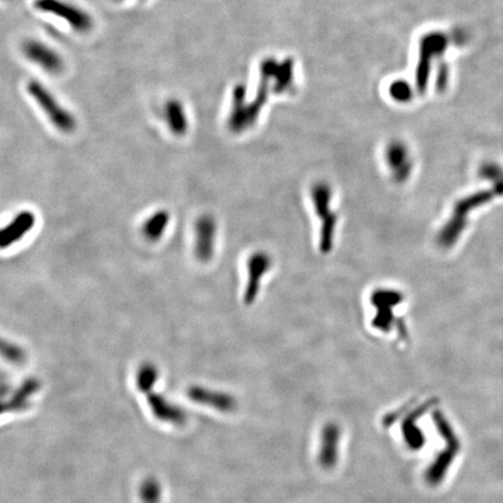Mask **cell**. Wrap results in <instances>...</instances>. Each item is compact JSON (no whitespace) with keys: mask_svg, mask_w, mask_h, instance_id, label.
Returning <instances> with one entry per match:
<instances>
[{"mask_svg":"<svg viewBox=\"0 0 503 503\" xmlns=\"http://www.w3.org/2000/svg\"><path fill=\"white\" fill-rule=\"evenodd\" d=\"M339 429L334 424L325 427L322 436L320 461L324 468H332L338 458V445H339Z\"/></svg>","mask_w":503,"mask_h":503,"instance_id":"cell-11","label":"cell"},{"mask_svg":"<svg viewBox=\"0 0 503 503\" xmlns=\"http://www.w3.org/2000/svg\"><path fill=\"white\" fill-rule=\"evenodd\" d=\"M157 368L152 363H145L144 366H141L140 370L138 372V386L141 390L147 392V390L153 387L154 382L157 380Z\"/></svg>","mask_w":503,"mask_h":503,"instance_id":"cell-17","label":"cell"},{"mask_svg":"<svg viewBox=\"0 0 503 503\" xmlns=\"http://www.w3.org/2000/svg\"><path fill=\"white\" fill-rule=\"evenodd\" d=\"M273 267V257L266 250H255L247 259V279L243 289L245 305L255 303L260 293L262 281Z\"/></svg>","mask_w":503,"mask_h":503,"instance_id":"cell-3","label":"cell"},{"mask_svg":"<svg viewBox=\"0 0 503 503\" xmlns=\"http://www.w3.org/2000/svg\"><path fill=\"white\" fill-rule=\"evenodd\" d=\"M166 114H167L168 123H169L171 132L174 134H176V135H182V134L186 133L187 123L184 120L183 114L175 104H169L168 105Z\"/></svg>","mask_w":503,"mask_h":503,"instance_id":"cell-15","label":"cell"},{"mask_svg":"<svg viewBox=\"0 0 503 503\" xmlns=\"http://www.w3.org/2000/svg\"><path fill=\"white\" fill-rule=\"evenodd\" d=\"M404 302V293L394 288H377L372 291L370 303L374 309L372 318V327L379 332L388 334L396 327L399 330H404L402 325L397 323L395 309Z\"/></svg>","mask_w":503,"mask_h":503,"instance_id":"cell-2","label":"cell"},{"mask_svg":"<svg viewBox=\"0 0 503 503\" xmlns=\"http://www.w3.org/2000/svg\"><path fill=\"white\" fill-rule=\"evenodd\" d=\"M310 198L313 211L320 223L318 240L320 253H331L334 250L337 229L339 224V214L332 209L334 189L329 182L317 181L311 187Z\"/></svg>","mask_w":503,"mask_h":503,"instance_id":"cell-1","label":"cell"},{"mask_svg":"<svg viewBox=\"0 0 503 503\" xmlns=\"http://www.w3.org/2000/svg\"><path fill=\"white\" fill-rule=\"evenodd\" d=\"M449 40H450L449 37L443 33L430 34L424 40L423 48H422V63H420V75H418L420 87L425 85L433 56H437V55L440 56L447 50Z\"/></svg>","mask_w":503,"mask_h":503,"instance_id":"cell-9","label":"cell"},{"mask_svg":"<svg viewBox=\"0 0 503 503\" xmlns=\"http://www.w3.org/2000/svg\"><path fill=\"white\" fill-rule=\"evenodd\" d=\"M218 225L211 214H202L195 223V255L197 259L207 264L212 260L216 250Z\"/></svg>","mask_w":503,"mask_h":503,"instance_id":"cell-5","label":"cell"},{"mask_svg":"<svg viewBox=\"0 0 503 503\" xmlns=\"http://www.w3.org/2000/svg\"><path fill=\"white\" fill-rule=\"evenodd\" d=\"M150 406L153 408V411L157 413V417L164 418V420L173 422V423L180 424L183 422V413L180 409H176V408L171 407L169 404H166L160 396L150 395Z\"/></svg>","mask_w":503,"mask_h":503,"instance_id":"cell-14","label":"cell"},{"mask_svg":"<svg viewBox=\"0 0 503 503\" xmlns=\"http://www.w3.org/2000/svg\"><path fill=\"white\" fill-rule=\"evenodd\" d=\"M170 214L166 210L155 212L153 216L146 220L143 227V234L145 238L150 241H157L164 236V231L169 223Z\"/></svg>","mask_w":503,"mask_h":503,"instance_id":"cell-13","label":"cell"},{"mask_svg":"<svg viewBox=\"0 0 503 503\" xmlns=\"http://www.w3.org/2000/svg\"><path fill=\"white\" fill-rule=\"evenodd\" d=\"M386 161L394 183L404 184L409 180L413 171V161L407 147L402 144L392 145L387 150Z\"/></svg>","mask_w":503,"mask_h":503,"instance_id":"cell-7","label":"cell"},{"mask_svg":"<svg viewBox=\"0 0 503 503\" xmlns=\"http://www.w3.org/2000/svg\"><path fill=\"white\" fill-rule=\"evenodd\" d=\"M0 356L16 363H23L26 358V353L21 347L17 346L16 344L8 343L1 338H0Z\"/></svg>","mask_w":503,"mask_h":503,"instance_id":"cell-16","label":"cell"},{"mask_svg":"<svg viewBox=\"0 0 503 503\" xmlns=\"http://www.w3.org/2000/svg\"><path fill=\"white\" fill-rule=\"evenodd\" d=\"M28 89H30V96L37 100L55 127L64 133L73 132V128L76 127V121L68 111L64 110L57 104L49 91L46 90L40 83L37 82L30 83Z\"/></svg>","mask_w":503,"mask_h":503,"instance_id":"cell-4","label":"cell"},{"mask_svg":"<svg viewBox=\"0 0 503 503\" xmlns=\"http://www.w3.org/2000/svg\"><path fill=\"white\" fill-rule=\"evenodd\" d=\"M189 396L195 402L207 404V406L216 408L220 411H231L236 407L234 399H232L230 395L218 393V392H211V390L198 388V387L191 388L190 392H189Z\"/></svg>","mask_w":503,"mask_h":503,"instance_id":"cell-12","label":"cell"},{"mask_svg":"<svg viewBox=\"0 0 503 503\" xmlns=\"http://www.w3.org/2000/svg\"><path fill=\"white\" fill-rule=\"evenodd\" d=\"M447 80H449V71H447V67L443 68V71L440 73V80H438V85L440 87H447Z\"/></svg>","mask_w":503,"mask_h":503,"instance_id":"cell-18","label":"cell"},{"mask_svg":"<svg viewBox=\"0 0 503 503\" xmlns=\"http://www.w3.org/2000/svg\"><path fill=\"white\" fill-rule=\"evenodd\" d=\"M35 225V216L30 211H23L14 217L6 226L0 229V250L12 246L30 232Z\"/></svg>","mask_w":503,"mask_h":503,"instance_id":"cell-8","label":"cell"},{"mask_svg":"<svg viewBox=\"0 0 503 503\" xmlns=\"http://www.w3.org/2000/svg\"><path fill=\"white\" fill-rule=\"evenodd\" d=\"M37 6L42 11L64 18V20H67L71 26L75 27V30L80 32H87V30H90V17L80 8H77L71 4L62 3L60 0H39Z\"/></svg>","mask_w":503,"mask_h":503,"instance_id":"cell-6","label":"cell"},{"mask_svg":"<svg viewBox=\"0 0 503 503\" xmlns=\"http://www.w3.org/2000/svg\"><path fill=\"white\" fill-rule=\"evenodd\" d=\"M25 54L30 60L49 73H59L62 69V61L56 53L44 44L30 41L25 44Z\"/></svg>","mask_w":503,"mask_h":503,"instance_id":"cell-10","label":"cell"}]
</instances>
